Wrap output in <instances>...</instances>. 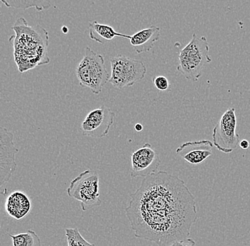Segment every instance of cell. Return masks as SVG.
Masks as SVG:
<instances>
[{
    "mask_svg": "<svg viewBox=\"0 0 250 246\" xmlns=\"http://www.w3.org/2000/svg\"><path fill=\"white\" fill-rule=\"evenodd\" d=\"M125 214L137 239L168 246L188 239L198 219L195 197L184 180L164 171L145 177Z\"/></svg>",
    "mask_w": 250,
    "mask_h": 246,
    "instance_id": "obj_1",
    "label": "cell"
},
{
    "mask_svg": "<svg viewBox=\"0 0 250 246\" xmlns=\"http://www.w3.org/2000/svg\"><path fill=\"white\" fill-rule=\"evenodd\" d=\"M12 29L15 35L9 38V42L13 45L14 58L20 73L49 64V37L44 28L38 24L29 26L26 20L20 17Z\"/></svg>",
    "mask_w": 250,
    "mask_h": 246,
    "instance_id": "obj_2",
    "label": "cell"
},
{
    "mask_svg": "<svg viewBox=\"0 0 250 246\" xmlns=\"http://www.w3.org/2000/svg\"><path fill=\"white\" fill-rule=\"evenodd\" d=\"M209 51L206 37H198L194 33L190 42L180 51L176 69L186 79L197 82L202 76L205 66L212 62Z\"/></svg>",
    "mask_w": 250,
    "mask_h": 246,
    "instance_id": "obj_3",
    "label": "cell"
},
{
    "mask_svg": "<svg viewBox=\"0 0 250 246\" xmlns=\"http://www.w3.org/2000/svg\"><path fill=\"white\" fill-rule=\"evenodd\" d=\"M76 76L81 87L90 89L93 94L98 95L109 82L111 75L106 69L103 55L97 54L87 46L76 68Z\"/></svg>",
    "mask_w": 250,
    "mask_h": 246,
    "instance_id": "obj_4",
    "label": "cell"
},
{
    "mask_svg": "<svg viewBox=\"0 0 250 246\" xmlns=\"http://www.w3.org/2000/svg\"><path fill=\"white\" fill-rule=\"evenodd\" d=\"M99 183L98 174L92 173L90 169H87L72 180L67 189V194L70 198L81 203L83 211H88L102 204Z\"/></svg>",
    "mask_w": 250,
    "mask_h": 246,
    "instance_id": "obj_5",
    "label": "cell"
},
{
    "mask_svg": "<svg viewBox=\"0 0 250 246\" xmlns=\"http://www.w3.org/2000/svg\"><path fill=\"white\" fill-rule=\"evenodd\" d=\"M111 76L109 82L117 89L131 87L145 77L146 68L140 60L117 54L110 59Z\"/></svg>",
    "mask_w": 250,
    "mask_h": 246,
    "instance_id": "obj_6",
    "label": "cell"
},
{
    "mask_svg": "<svg viewBox=\"0 0 250 246\" xmlns=\"http://www.w3.org/2000/svg\"><path fill=\"white\" fill-rule=\"evenodd\" d=\"M212 137L214 146L221 153L229 154L237 148L240 140L237 133V117L234 108L227 110L222 115L214 127Z\"/></svg>",
    "mask_w": 250,
    "mask_h": 246,
    "instance_id": "obj_7",
    "label": "cell"
},
{
    "mask_svg": "<svg viewBox=\"0 0 250 246\" xmlns=\"http://www.w3.org/2000/svg\"><path fill=\"white\" fill-rule=\"evenodd\" d=\"M115 116V112L104 105L90 111L81 124L83 135L99 139L107 137Z\"/></svg>",
    "mask_w": 250,
    "mask_h": 246,
    "instance_id": "obj_8",
    "label": "cell"
},
{
    "mask_svg": "<svg viewBox=\"0 0 250 246\" xmlns=\"http://www.w3.org/2000/svg\"><path fill=\"white\" fill-rule=\"evenodd\" d=\"M0 186L7 184L17 169L15 156L19 150L14 143V134L7 129L0 128Z\"/></svg>",
    "mask_w": 250,
    "mask_h": 246,
    "instance_id": "obj_9",
    "label": "cell"
},
{
    "mask_svg": "<svg viewBox=\"0 0 250 246\" xmlns=\"http://www.w3.org/2000/svg\"><path fill=\"white\" fill-rule=\"evenodd\" d=\"M160 164L159 155L151 144H145L131 155V177L145 178L157 172Z\"/></svg>",
    "mask_w": 250,
    "mask_h": 246,
    "instance_id": "obj_10",
    "label": "cell"
},
{
    "mask_svg": "<svg viewBox=\"0 0 250 246\" xmlns=\"http://www.w3.org/2000/svg\"><path fill=\"white\" fill-rule=\"evenodd\" d=\"M214 145L208 139L188 141L176 149V154L190 164H201L212 155Z\"/></svg>",
    "mask_w": 250,
    "mask_h": 246,
    "instance_id": "obj_11",
    "label": "cell"
},
{
    "mask_svg": "<svg viewBox=\"0 0 250 246\" xmlns=\"http://www.w3.org/2000/svg\"><path fill=\"white\" fill-rule=\"evenodd\" d=\"M30 199L21 191H15L8 196L5 201V211L15 220L20 221L30 213Z\"/></svg>",
    "mask_w": 250,
    "mask_h": 246,
    "instance_id": "obj_12",
    "label": "cell"
},
{
    "mask_svg": "<svg viewBox=\"0 0 250 246\" xmlns=\"http://www.w3.org/2000/svg\"><path fill=\"white\" fill-rule=\"evenodd\" d=\"M160 35V28L151 26L135 33L131 36L129 40L137 54H140L149 51L159 40Z\"/></svg>",
    "mask_w": 250,
    "mask_h": 246,
    "instance_id": "obj_13",
    "label": "cell"
},
{
    "mask_svg": "<svg viewBox=\"0 0 250 246\" xmlns=\"http://www.w3.org/2000/svg\"><path fill=\"white\" fill-rule=\"evenodd\" d=\"M89 36L90 39L103 45L109 41L112 40L116 37L130 39L131 36L120 34L115 31L112 26L107 24L100 23L98 22L93 21L89 23Z\"/></svg>",
    "mask_w": 250,
    "mask_h": 246,
    "instance_id": "obj_14",
    "label": "cell"
},
{
    "mask_svg": "<svg viewBox=\"0 0 250 246\" xmlns=\"http://www.w3.org/2000/svg\"><path fill=\"white\" fill-rule=\"evenodd\" d=\"M1 3L8 8L26 9L34 8L39 12L48 10L51 7V0H1Z\"/></svg>",
    "mask_w": 250,
    "mask_h": 246,
    "instance_id": "obj_15",
    "label": "cell"
},
{
    "mask_svg": "<svg viewBox=\"0 0 250 246\" xmlns=\"http://www.w3.org/2000/svg\"><path fill=\"white\" fill-rule=\"evenodd\" d=\"M13 241V246H42L40 238L35 231L28 230L26 233L12 235L8 233Z\"/></svg>",
    "mask_w": 250,
    "mask_h": 246,
    "instance_id": "obj_16",
    "label": "cell"
},
{
    "mask_svg": "<svg viewBox=\"0 0 250 246\" xmlns=\"http://www.w3.org/2000/svg\"><path fill=\"white\" fill-rule=\"evenodd\" d=\"M65 236L68 246H95L83 237L77 228H66Z\"/></svg>",
    "mask_w": 250,
    "mask_h": 246,
    "instance_id": "obj_17",
    "label": "cell"
},
{
    "mask_svg": "<svg viewBox=\"0 0 250 246\" xmlns=\"http://www.w3.org/2000/svg\"><path fill=\"white\" fill-rule=\"evenodd\" d=\"M153 84L159 91H170V83L168 78L164 76H154L152 78Z\"/></svg>",
    "mask_w": 250,
    "mask_h": 246,
    "instance_id": "obj_18",
    "label": "cell"
},
{
    "mask_svg": "<svg viewBox=\"0 0 250 246\" xmlns=\"http://www.w3.org/2000/svg\"><path fill=\"white\" fill-rule=\"evenodd\" d=\"M195 242L191 239H187L182 241H176L168 246H195Z\"/></svg>",
    "mask_w": 250,
    "mask_h": 246,
    "instance_id": "obj_19",
    "label": "cell"
},
{
    "mask_svg": "<svg viewBox=\"0 0 250 246\" xmlns=\"http://www.w3.org/2000/svg\"><path fill=\"white\" fill-rule=\"evenodd\" d=\"M239 145L243 150H248L250 146V144L249 141L247 140V139H242V140L240 141Z\"/></svg>",
    "mask_w": 250,
    "mask_h": 246,
    "instance_id": "obj_20",
    "label": "cell"
},
{
    "mask_svg": "<svg viewBox=\"0 0 250 246\" xmlns=\"http://www.w3.org/2000/svg\"><path fill=\"white\" fill-rule=\"evenodd\" d=\"M134 129H135L136 131L140 133V132L143 131V125H141L140 123H137L134 125Z\"/></svg>",
    "mask_w": 250,
    "mask_h": 246,
    "instance_id": "obj_21",
    "label": "cell"
}]
</instances>
